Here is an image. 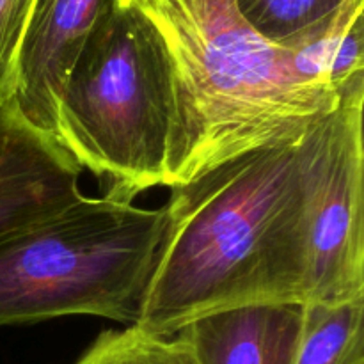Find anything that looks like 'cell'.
I'll use <instances>...</instances> for the list:
<instances>
[{
  "label": "cell",
  "mask_w": 364,
  "mask_h": 364,
  "mask_svg": "<svg viewBox=\"0 0 364 364\" xmlns=\"http://www.w3.org/2000/svg\"><path fill=\"white\" fill-rule=\"evenodd\" d=\"M306 135L249 149L171 188L134 326L174 336L226 309L306 304Z\"/></svg>",
  "instance_id": "cell-1"
},
{
  "label": "cell",
  "mask_w": 364,
  "mask_h": 364,
  "mask_svg": "<svg viewBox=\"0 0 364 364\" xmlns=\"http://www.w3.org/2000/svg\"><path fill=\"white\" fill-rule=\"evenodd\" d=\"M151 23L171 64L167 187L228 159L302 137L340 95L297 77L287 50L242 18L237 0H117Z\"/></svg>",
  "instance_id": "cell-2"
},
{
  "label": "cell",
  "mask_w": 364,
  "mask_h": 364,
  "mask_svg": "<svg viewBox=\"0 0 364 364\" xmlns=\"http://www.w3.org/2000/svg\"><path fill=\"white\" fill-rule=\"evenodd\" d=\"M166 233V208L107 192L0 237V326L91 315L134 326Z\"/></svg>",
  "instance_id": "cell-3"
},
{
  "label": "cell",
  "mask_w": 364,
  "mask_h": 364,
  "mask_svg": "<svg viewBox=\"0 0 364 364\" xmlns=\"http://www.w3.org/2000/svg\"><path fill=\"white\" fill-rule=\"evenodd\" d=\"M174 96L169 57L137 9L117 2L100 21L57 100L55 139L82 169L134 199L167 187Z\"/></svg>",
  "instance_id": "cell-4"
},
{
  "label": "cell",
  "mask_w": 364,
  "mask_h": 364,
  "mask_svg": "<svg viewBox=\"0 0 364 364\" xmlns=\"http://www.w3.org/2000/svg\"><path fill=\"white\" fill-rule=\"evenodd\" d=\"M364 77L306 135V304L364 299Z\"/></svg>",
  "instance_id": "cell-5"
},
{
  "label": "cell",
  "mask_w": 364,
  "mask_h": 364,
  "mask_svg": "<svg viewBox=\"0 0 364 364\" xmlns=\"http://www.w3.org/2000/svg\"><path fill=\"white\" fill-rule=\"evenodd\" d=\"M116 6L117 0H34L18 55L13 98L32 127L55 139L57 100L64 80L89 36Z\"/></svg>",
  "instance_id": "cell-6"
},
{
  "label": "cell",
  "mask_w": 364,
  "mask_h": 364,
  "mask_svg": "<svg viewBox=\"0 0 364 364\" xmlns=\"http://www.w3.org/2000/svg\"><path fill=\"white\" fill-rule=\"evenodd\" d=\"M82 167L16 103L0 107V237L82 198Z\"/></svg>",
  "instance_id": "cell-7"
},
{
  "label": "cell",
  "mask_w": 364,
  "mask_h": 364,
  "mask_svg": "<svg viewBox=\"0 0 364 364\" xmlns=\"http://www.w3.org/2000/svg\"><path fill=\"white\" fill-rule=\"evenodd\" d=\"M304 320V304L244 306L201 316L178 334L198 364H295Z\"/></svg>",
  "instance_id": "cell-8"
},
{
  "label": "cell",
  "mask_w": 364,
  "mask_h": 364,
  "mask_svg": "<svg viewBox=\"0 0 364 364\" xmlns=\"http://www.w3.org/2000/svg\"><path fill=\"white\" fill-rule=\"evenodd\" d=\"M295 364H364V299L341 306L304 304Z\"/></svg>",
  "instance_id": "cell-9"
},
{
  "label": "cell",
  "mask_w": 364,
  "mask_h": 364,
  "mask_svg": "<svg viewBox=\"0 0 364 364\" xmlns=\"http://www.w3.org/2000/svg\"><path fill=\"white\" fill-rule=\"evenodd\" d=\"M71 364H198V359L180 334L156 336L128 326L100 333Z\"/></svg>",
  "instance_id": "cell-10"
},
{
  "label": "cell",
  "mask_w": 364,
  "mask_h": 364,
  "mask_svg": "<svg viewBox=\"0 0 364 364\" xmlns=\"http://www.w3.org/2000/svg\"><path fill=\"white\" fill-rule=\"evenodd\" d=\"M348 0H237L242 18L267 41L284 46L329 21Z\"/></svg>",
  "instance_id": "cell-11"
},
{
  "label": "cell",
  "mask_w": 364,
  "mask_h": 364,
  "mask_svg": "<svg viewBox=\"0 0 364 364\" xmlns=\"http://www.w3.org/2000/svg\"><path fill=\"white\" fill-rule=\"evenodd\" d=\"M34 0H0V107L14 98L18 55Z\"/></svg>",
  "instance_id": "cell-12"
},
{
  "label": "cell",
  "mask_w": 364,
  "mask_h": 364,
  "mask_svg": "<svg viewBox=\"0 0 364 364\" xmlns=\"http://www.w3.org/2000/svg\"><path fill=\"white\" fill-rule=\"evenodd\" d=\"M361 77H364V14L345 32L331 64L329 84L340 95Z\"/></svg>",
  "instance_id": "cell-13"
}]
</instances>
